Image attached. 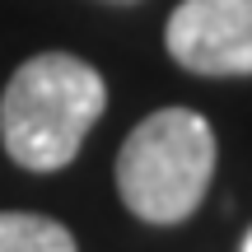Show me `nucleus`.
Here are the masks:
<instances>
[{"label": "nucleus", "mask_w": 252, "mask_h": 252, "mask_svg": "<svg viewBox=\"0 0 252 252\" xmlns=\"http://www.w3.org/2000/svg\"><path fill=\"white\" fill-rule=\"evenodd\" d=\"M108 108V84L70 52H42L24 61L0 98V140L19 168L56 173L80 154L84 135Z\"/></svg>", "instance_id": "nucleus-1"}, {"label": "nucleus", "mask_w": 252, "mask_h": 252, "mask_svg": "<svg viewBox=\"0 0 252 252\" xmlns=\"http://www.w3.org/2000/svg\"><path fill=\"white\" fill-rule=\"evenodd\" d=\"M215 131L191 108L150 112L117 154V191L145 224H178L206 201Z\"/></svg>", "instance_id": "nucleus-2"}, {"label": "nucleus", "mask_w": 252, "mask_h": 252, "mask_svg": "<svg viewBox=\"0 0 252 252\" xmlns=\"http://www.w3.org/2000/svg\"><path fill=\"white\" fill-rule=\"evenodd\" d=\"M163 42L191 75H252V0H182L168 14Z\"/></svg>", "instance_id": "nucleus-3"}, {"label": "nucleus", "mask_w": 252, "mask_h": 252, "mask_svg": "<svg viewBox=\"0 0 252 252\" xmlns=\"http://www.w3.org/2000/svg\"><path fill=\"white\" fill-rule=\"evenodd\" d=\"M0 252H75V238L47 215L0 210Z\"/></svg>", "instance_id": "nucleus-4"}, {"label": "nucleus", "mask_w": 252, "mask_h": 252, "mask_svg": "<svg viewBox=\"0 0 252 252\" xmlns=\"http://www.w3.org/2000/svg\"><path fill=\"white\" fill-rule=\"evenodd\" d=\"M243 252H252V229H248V238H243Z\"/></svg>", "instance_id": "nucleus-5"}, {"label": "nucleus", "mask_w": 252, "mask_h": 252, "mask_svg": "<svg viewBox=\"0 0 252 252\" xmlns=\"http://www.w3.org/2000/svg\"><path fill=\"white\" fill-rule=\"evenodd\" d=\"M108 5H135V0H108Z\"/></svg>", "instance_id": "nucleus-6"}]
</instances>
